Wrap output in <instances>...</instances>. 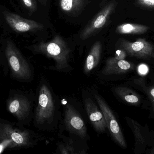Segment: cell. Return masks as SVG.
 <instances>
[{
	"label": "cell",
	"instance_id": "44dd1931",
	"mask_svg": "<svg viewBox=\"0 0 154 154\" xmlns=\"http://www.w3.org/2000/svg\"><path fill=\"white\" fill-rule=\"evenodd\" d=\"M60 151V153L63 154H73L74 152V148L70 146L64 145L61 144L59 146Z\"/></svg>",
	"mask_w": 154,
	"mask_h": 154
},
{
	"label": "cell",
	"instance_id": "ffe728a7",
	"mask_svg": "<svg viewBox=\"0 0 154 154\" xmlns=\"http://www.w3.org/2000/svg\"><path fill=\"white\" fill-rule=\"evenodd\" d=\"M136 2L139 6L154 9V0H136Z\"/></svg>",
	"mask_w": 154,
	"mask_h": 154
},
{
	"label": "cell",
	"instance_id": "ac0fdd59",
	"mask_svg": "<svg viewBox=\"0 0 154 154\" xmlns=\"http://www.w3.org/2000/svg\"><path fill=\"white\" fill-rule=\"evenodd\" d=\"M126 119L127 123H128V125L134 134L136 141L135 149L137 147L139 146L143 148L147 144L145 137H143L142 134L141 126L137 122L129 118H126Z\"/></svg>",
	"mask_w": 154,
	"mask_h": 154
},
{
	"label": "cell",
	"instance_id": "3957f363",
	"mask_svg": "<svg viewBox=\"0 0 154 154\" xmlns=\"http://www.w3.org/2000/svg\"><path fill=\"white\" fill-rule=\"evenodd\" d=\"M5 54L12 76L19 80H28L31 77L30 67L26 59L12 42H7Z\"/></svg>",
	"mask_w": 154,
	"mask_h": 154
},
{
	"label": "cell",
	"instance_id": "cb8c5ba5",
	"mask_svg": "<svg viewBox=\"0 0 154 154\" xmlns=\"http://www.w3.org/2000/svg\"><path fill=\"white\" fill-rule=\"evenodd\" d=\"M150 154H154V146L153 147L152 149L151 150V152H150Z\"/></svg>",
	"mask_w": 154,
	"mask_h": 154
},
{
	"label": "cell",
	"instance_id": "8992f818",
	"mask_svg": "<svg viewBox=\"0 0 154 154\" xmlns=\"http://www.w3.org/2000/svg\"><path fill=\"white\" fill-rule=\"evenodd\" d=\"M119 47L127 55L143 59L150 60L154 58V46L143 39H137L131 42L124 39L119 40Z\"/></svg>",
	"mask_w": 154,
	"mask_h": 154
},
{
	"label": "cell",
	"instance_id": "277c9868",
	"mask_svg": "<svg viewBox=\"0 0 154 154\" xmlns=\"http://www.w3.org/2000/svg\"><path fill=\"white\" fill-rule=\"evenodd\" d=\"M54 103L51 92L47 85L41 86L38 104L35 112V121L39 124L49 123L54 115Z\"/></svg>",
	"mask_w": 154,
	"mask_h": 154
},
{
	"label": "cell",
	"instance_id": "9a60e30c",
	"mask_svg": "<svg viewBox=\"0 0 154 154\" xmlns=\"http://www.w3.org/2000/svg\"><path fill=\"white\" fill-rule=\"evenodd\" d=\"M87 0H60V6L63 12L68 14H76L86 5Z\"/></svg>",
	"mask_w": 154,
	"mask_h": 154
},
{
	"label": "cell",
	"instance_id": "603a6c76",
	"mask_svg": "<svg viewBox=\"0 0 154 154\" xmlns=\"http://www.w3.org/2000/svg\"><path fill=\"white\" fill-rule=\"evenodd\" d=\"M42 5H46L47 4L48 0H38Z\"/></svg>",
	"mask_w": 154,
	"mask_h": 154
},
{
	"label": "cell",
	"instance_id": "5bb4252c",
	"mask_svg": "<svg viewBox=\"0 0 154 154\" xmlns=\"http://www.w3.org/2000/svg\"><path fill=\"white\" fill-rule=\"evenodd\" d=\"M115 92L121 99L128 104L138 105L141 103V97L133 90L124 86L116 87Z\"/></svg>",
	"mask_w": 154,
	"mask_h": 154
},
{
	"label": "cell",
	"instance_id": "8fae6325",
	"mask_svg": "<svg viewBox=\"0 0 154 154\" xmlns=\"http://www.w3.org/2000/svg\"><path fill=\"white\" fill-rule=\"evenodd\" d=\"M84 103L86 112L96 131L98 133L105 132L107 125L102 111L90 98L86 99Z\"/></svg>",
	"mask_w": 154,
	"mask_h": 154
},
{
	"label": "cell",
	"instance_id": "4fadbf2b",
	"mask_svg": "<svg viewBox=\"0 0 154 154\" xmlns=\"http://www.w3.org/2000/svg\"><path fill=\"white\" fill-rule=\"evenodd\" d=\"M102 51V44L100 41L94 43L87 56L84 66V71L86 74L90 72L99 63Z\"/></svg>",
	"mask_w": 154,
	"mask_h": 154
},
{
	"label": "cell",
	"instance_id": "e0dca14e",
	"mask_svg": "<svg viewBox=\"0 0 154 154\" xmlns=\"http://www.w3.org/2000/svg\"><path fill=\"white\" fill-rule=\"evenodd\" d=\"M135 86L137 87L139 90L144 92L150 100L152 108V115H154V84L146 86L143 78L135 79L134 81Z\"/></svg>",
	"mask_w": 154,
	"mask_h": 154
},
{
	"label": "cell",
	"instance_id": "ba28073f",
	"mask_svg": "<svg viewBox=\"0 0 154 154\" xmlns=\"http://www.w3.org/2000/svg\"><path fill=\"white\" fill-rule=\"evenodd\" d=\"M3 14L8 25L16 32H33L41 30L44 28V25L42 24L23 18L19 14L7 11H3Z\"/></svg>",
	"mask_w": 154,
	"mask_h": 154
},
{
	"label": "cell",
	"instance_id": "9c48e42d",
	"mask_svg": "<svg viewBox=\"0 0 154 154\" xmlns=\"http://www.w3.org/2000/svg\"><path fill=\"white\" fill-rule=\"evenodd\" d=\"M65 122L67 128L70 132L82 138L86 136L87 129L83 119L69 104L67 105L65 108Z\"/></svg>",
	"mask_w": 154,
	"mask_h": 154
},
{
	"label": "cell",
	"instance_id": "2e32d148",
	"mask_svg": "<svg viewBox=\"0 0 154 154\" xmlns=\"http://www.w3.org/2000/svg\"><path fill=\"white\" fill-rule=\"evenodd\" d=\"M148 26L135 24L125 23L117 27V33L123 34H141L145 33L149 30Z\"/></svg>",
	"mask_w": 154,
	"mask_h": 154
},
{
	"label": "cell",
	"instance_id": "7402d4cb",
	"mask_svg": "<svg viewBox=\"0 0 154 154\" xmlns=\"http://www.w3.org/2000/svg\"><path fill=\"white\" fill-rule=\"evenodd\" d=\"M138 71L141 75H146L148 72V68L145 64H141L138 67Z\"/></svg>",
	"mask_w": 154,
	"mask_h": 154
},
{
	"label": "cell",
	"instance_id": "7c38bea8",
	"mask_svg": "<svg viewBox=\"0 0 154 154\" xmlns=\"http://www.w3.org/2000/svg\"><path fill=\"white\" fill-rule=\"evenodd\" d=\"M134 66L127 61H114L109 58L106 62L102 73L105 75L124 74L132 70Z\"/></svg>",
	"mask_w": 154,
	"mask_h": 154
},
{
	"label": "cell",
	"instance_id": "52a82bcc",
	"mask_svg": "<svg viewBox=\"0 0 154 154\" xmlns=\"http://www.w3.org/2000/svg\"><path fill=\"white\" fill-rule=\"evenodd\" d=\"M116 5L117 3L115 1H112L105 5L82 32L81 39H86L103 28L115 11Z\"/></svg>",
	"mask_w": 154,
	"mask_h": 154
},
{
	"label": "cell",
	"instance_id": "6da1fadb",
	"mask_svg": "<svg viewBox=\"0 0 154 154\" xmlns=\"http://www.w3.org/2000/svg\"><path fill=\"white\" fill-rule=\"evenodd\" d=\"M34 143L29 131L18 125L0 119V154L7 149L29 147Z\"/></svg>",
	"mask_w": 154,
	"mask_h": 154
},
{
	"label": "cell",
	"instance_id": "d6986e66",
	"mask_svg": "<svg viewBox=\"0 0 154 154\" xmlns=\"http://www.w3.org/2000/svg\"><path fill=\"white\" fill-rule=\"evenodd\" d=\"M22 4L27 9L30 14H32L37 9V4L35 0H20Z\"/></svg>",
	"mask_w": 154,
	"mask_h": 154
},
{
	"label": "cell",
	"instance_id": "5b68a950",
	"mask_svg": "<svg viewBox=\"0 0 154 154\" xmlns=\"http://www.w3.org/2000/svg\"><path fill=\"white\" fill-rule=\"evenodd\" d=\"M94 96L100 110L102 111L104 115L106 124L107 128L108 129L111 136L119 146L124 149H125L127 146L126 143L118 122L116 119L114 114L106 102L99 95L94 93Z\"/></svg>",
	"mask_w": 154,
	"mask_h": 154
},
{
	"label": "cell",
	"instance_id": "30bf717a",
	"mask_svg": "<svg viewBox=\"0 0 154 154\" xmlns=\"http://www.w3.org/2000/svg\"><path fill=\"white\" fill-rule=\"evenodd\" d=\"M8 111L19 121H23L28 117L30 110V103L24 96L15 95L7 101Z\"/></svg>",
	"mask_w": 154,
	"mask_h": 154
},
{
	"label": "cell",
	"instance_id": "7a4b0ae2",
	"mask_svg": "<svg viewBox=\"0 0 154 154\" xmlns=\"http://www.w3.org/2000/svg\"><path fill=\"white\" fill-rule=\"evenodd\" d=\"M33 49L36 52L53 59L57 70L63 71L69 68V59L71 50L67 43L60 36L56 35L48 42H42L35 45Z\"/></svg>",
	"mask_w": 154,
	"mask_h": 154
}]
</instances>
